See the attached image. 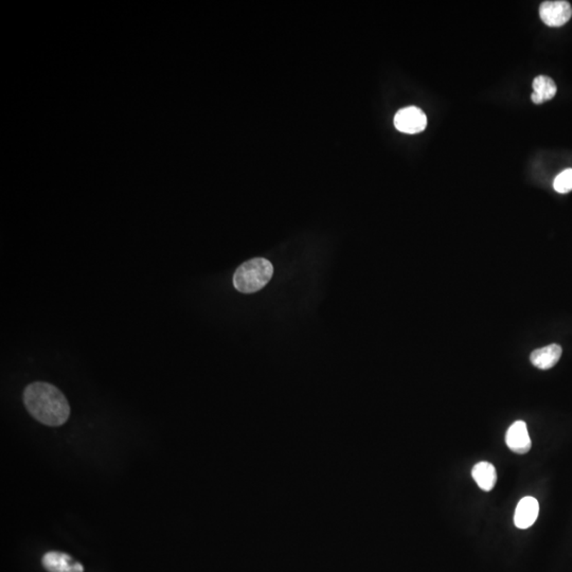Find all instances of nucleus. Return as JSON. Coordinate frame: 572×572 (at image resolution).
Listing matches in <instances>:
<instances>
[{
  "label": "nucleus",
  "instance_id": "nucleus-1",
  "mask_svg": "<svg viewBox=\"0 0 572 572\" xmlns=\"http://www.w3.org/2000/svg\"><path fill=\"white\" fill-rule=\"evenodd\" d=\"M24 403L35 420L48 426H61L70 416L67 398L51 383L36 381L28 386Z\"/></svg>",
  "mask_w": 572,
  "mask_h": 572
},
{
  "label": "nucleus",
  "instance_id": "nucleus-2",
  "mask_svg": "<svg viewBox=\"0 0 572 572\" xmlns=\"http://www.w3.org/2000/svg\"><path fill=\"white\" fill-rule=\"evenodd\" d=\"M273 264L266 259L256 258L241 265L234 275V286L243 293L260 291L271 281Z\"/></svg>",
  "mask_w": 572,
  "mask_h": 572
},
{
  "label": "nucleus",
  "instance_id": "nucleus-3",
  "mask_svg": "<svg viewBox=\"0 0 572 572\" xmlns=\"http://www.w3.org/2000/svg\"><path fill=\"white\" fill-rule=\"evenodd\" d=\"M426 115L422 109L416 106H408L400 109L394 117V126L402 133H421L426 129Z\"/></svg>",
  "mask_w": 572,
  "mask_h": 572
},
{
  "label": "nucleus",
  "instance_id": "nucleus-4",
  "mask_svg": "<svg viewBox=\"0 0 572 572\" xmlns=\"http://www.w3.org/2000/svg\"><path fill=\"white\" fill-rule=\"evenodd\" d=\"M541 21L549 27H561L572 16L571 4L568 1H545L541 4Z\"/></svg>",
  "mask_w": 572,
  "mask_h": 572
},
{
  "label": "nucleus",
  "instance_id": "nucleus-5",
  "mask_svg": "<svg viewBox=\"0 0 572 572\" xmlns=\"http://www.w3.org/2000/svg\"><path fill=\"white\" fill-rule=\"evenodd\" d=\"M41 564L48 572H84V567L69 554L49 551L44 554Z\"/></svg>",
  "mask_w": 572,
  "mask_h": 572
},
{
  "label": "nucleus",
  "instance_id": "nucleus-6",
  "mask_svg": "<svg viewBox=\"0 0 572 572\" xmlns=\"http://www.w3.org/2000/svg\"><path fill=\"white\" fill-rule=\"evenodd\" d=\"M506 444L514 453L523 455L531 449L532 443L528 433L527 425L523 421H516L508 427L506 433Z\"/></svg>",
  "mask_w": 572,
  "mask_h": 572
},
{
  "label": "nucleus",
  "instance_id": "nucleus-7",
  "mask_svg": "<svg viewBox=\"0 0 572 572\" xmlns=\"http://www.w3.org/2000/svg\"><path fill=\"white\" fill-rule=\"evenodd\" d=\"M540 512L538 501L533 497H523L519 501L514 514V523L519 529H528L531 527Z\"/></svg>",
  "mask_w": 572,
  "mask_h": 572
},
{
  "label": "nucleus",
  "instance_id": "nucleus-8",
  "mask_svg": "<svg viewBox=\"0 0 572 572\" xmlns=\"http://www.w3.org/2000/svg\"><path fill=\"white\" fill-rule=\"evenodd\" d=\"M562 352L561 346L552 343V345L547 346V347L534 350L531 353L530 361H531L532 365L536 366L538 369H551L560 361Z\"/></svg>",
  "mask_w": 572,
  "mask_h": 572
},
{
  "label": "nucleus",
  "instance_id": "nucleus-9",
  "mask_svg": "<svg viewBox=\"0 0 572 572\" xmlns=\"http://www.w3.org/2000/svg\"><path fill=\"white\" fill-rule=\"evenodd\" d=\"M472 476L482 491L490 492L497 482V472L495 466L490 462L482 461L473 468Z\"/></svg>",
  "mask_w": 572,
  "mask_h": 572
},
{
  "label": "nucleus",
  "instance_id": "nucleus-10",
  "mask_svg": "<svg viewBox=\"0 0 572 572\" xmlns=\"http://www.w3.org/2000/svg\"><path fill=\"white\" fill-rule=\"evenodd\" d=\"M532 86H533L534 93L532 94L531 100L536 104H541L546 101L551 100L558 91V87L554 81L547 76H536Z\"/></svg>",
  "mask_w": 572,
  "mask_h": 572
},
{
  "label": "nucleus",
  "instance_id": "nucleus-11",
  "mask_svg": "<svg viewBox=\"0 0 572 572\" xmlns=\"http://www.w3.org/2000/svg\"><path fill=\"white\" fill-rule=\"evenodd\" d=\"M553 188L556 192L566 194L572 191V169L563 171L554 179Z\"/></svg>",
  "mask_w": 572,
  "mask_h": 572
}]
</instances>
